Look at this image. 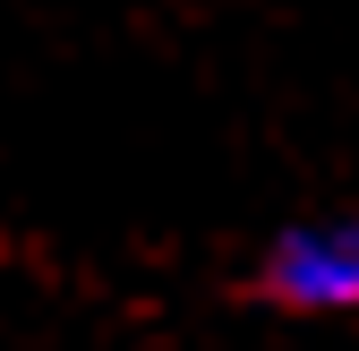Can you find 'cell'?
<instances>
[{
    "label": "cell",
    "instance_id": "1",
    "mask_svg": "<svg viewBox=\"0 0 359 351\" xmlns=\"http://www.w3.org/2000/svg\"><path fill=\"white\" fill-rule=\"evenodd\" d=\"M248 300L274 317H359V206L283 223L257 249Z\"/></svg>",
    "mask_w": 359,
    "mask_h": 351
}]
</instances>
